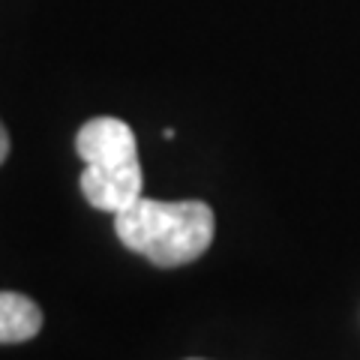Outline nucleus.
Wrapping results in <instances>:
<instances>
[{"label":"nucleus","instance_id":"nucleus-1","mask_svg":"<svg viewBox=\"0 0 360 360\" xmlns=\"http://www.w3.org/2000/svg\"><path fill=\"white\" fill-rule=\"evenodd\" d=\"M117 240L144 255L156 267H184L201 258L217 231L213 210L205 201H156L135 198L115 213Z\"/></svg>","mask_w":360,"mask_h":360},{"label":"nucleus","instance_id":"nucleus-2","mask_svg":"<svg viewBox=\"0 0 360 360\" xmlns=\"http://www.w3.org/2000/svg\"><path fill=\"white\" fill-rule=\"evenodd\" d=\"M75 150L84 160L82 195L96 210L120 213L141 198L144 174L135 132L120 117H94L78 129Z\"/></svg>","mask_w":360,"mask_h":360},{"label":"nucleus","instance_id":"nucleus-3","mask_svg":"<svg viewBox=\"0 0 360 360\" xmlns=\"http://www.w3.org/2000/svg\"><path fill=\"white\" fill-rule=\"evenodd\" d=\"M42 330V309L25 295L0 291V345L27 342Z\"/></svg>","mask_w":360,"mask_h":360},{"label":"nucleus","instance_id":"nucleus-4","mask_svg":"<svg viewBox=\"0 0 360 360\" xmlns=\"http://www.w3.org/2000/svg\"><path fill=\"white\" fill-rule=\"evenodd\" d=\"M6 156H9V135L4 129V123H0V165H4Z\"/></svg>","mask_w":360,"mask_h":360}]
</instances>
